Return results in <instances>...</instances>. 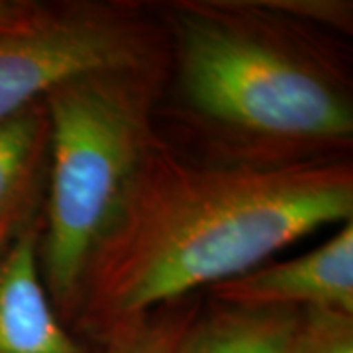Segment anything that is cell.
<instances>
[{
	"label": "cell",
	"instance_id": "cell-1",
	"mask_svg": "<svg viewBox=\"0 0 353 353\" xmlns=\"http://www.w3.org/2000/svg\"><path fill=\"white\" fill-rule=\"evenodd\" d=\"M353 218V167L196 163L153 143L126 206L97 252L77 322L97 338L263 265L318 228Z\"/></svg>",
	"mask_w": 353,
	"mask_h": 353
},
{
	"label": "cell",
	"instance_id": "cell-2",
	"mask_svg": "<svg viewBox=\"0 0 353 353\" xmlns=\"http://www.w3.org/2000/svg\"><path fill=\"white\" fill-rule=\"evenodd\" d=\"M171 14L183 110L226 161L334 159L352 145L350 85L304 26L255 0H185Z\"/></svg>",
	"mask_w": 353,
	"mask_h": 353
},
{
	"label": "cell",
	"instance_id": "cell-3",
	"mask_svg": "<svg viewBox=\"0 0 353 353\" xmlns=\"http://www.w3.org/2000/svg\"><path fill=\"white\" fill-rule=\"evenodd\" d=\"M163 65L81 77L46 97L48 201L39 275L59 316L77 318L87 273L157 141L153 106Z\"/></svg>",
	"mask_w": 353,
	"mask_h": 353
},
{
	"label": "cell",
	"instance_id": "cell-4",
	"mask_svg": "<svg viewBox=\"0 0 353 353\" xmlns=\"http://www.w3.org/2000/svg\"><path fill=\"white\" fill-rule=\"evenodd\" d=\"M163 65V34L128 4L50 6L32 26L0 34V120L81 77Z\"/></svg>",
	"mask_w": 353,
	"mask_h": 353
},
{
	"label": "cell",
	"instance_id": "cell-5",
	"mask_svg": "<svg viewBox=\"0 0 353 353\" xmlns=\"http://www.w3.org/2000/svg\"><path fill=\"white\" fill-rule=\"evenodd\" d=\"M220 304L281 310H334L353 316V222L320 248L290 261L259 265L212 287Z\"/></svg>",
	"mask_w": 353,
	"mask_h": 353
},
{
	"label": "cell",
	"instance_id": "cell-6",
	"mask_svg": "<svg viewBox=\"0 0 353 353\" xmlns=\"http://www.w3.org/2000/svg\"><path fill=\"white\" fill-rule=\"evenodd\" d=\"M39 220L0 250V353H90L67 332L43 287Z\"/></svg>",
	"mask_w": 353,
	"mask_h": 353
},
{
	"label": "cell",
	"instance_id": "cell-7",
	"mask_svg": "<svg viewBox=\"0 0 353 353\" xmlns=\"http://www.w3.org/2000/svg\"><path fill=\"white\" fill-rule=\"evenodd\" d=\"M50 116L46 101L0 120V250L36 216L48 176Z\"/></svg>",
	"mask_w": 353,
	"mask_h": 353
},
{
	"label": "cell",
	"instance_id": "cell-8",
	"mask_svg": "<svg viewBox=\"0 0 353 353\" xmlns=\"http://www.w3.org/2000/svg\"><path fill=\"white\" fill-rule=\"evenodd\" d=\"M303 312L220 304L192 318L175 353H292Z\"/></svg>",
	"mask_w": 353,
	"mask_h": 353
},
{
	"label": "cell",
	"instance_id": "cell-9",
	"mask_svg": "<svg viewBox=\"0 0 353 353\" xmlns=\"http://www.w3.org/2000/svg\"><path fill=\"white\" fill-rule=\"evenodd\" d=\"M196 308L173 303L116 326L104 338V353H175Z\"/></svg>",
	"mask_w": 353,
	"mask_h": 353
},
{
	"label": "cell",
	"instance_id": "cell-10",
	"mask_svg": "<svg viewBox=\"0 0 353 353\" xmlns=\"http://www.w3.org/2000/svg\"><path fill=\"white\" fill-rule=\"evenodd\" d=\"M292 353H353V316L304 310Z\"/></svg>",
	"mask_w": 353,
	"mask_h": 353
},
{
	"label": "cell",
	"instance_id": "cell-11",
	"mask_svg": "<svg viewBox=\"0 0 353 353\" xmlns=\"http://www.w3.org/2000/svg\"><path fill=\"white\" fill-rule=\"evenodd\" d=\"M261 8L294 24L328 26L338 32H352V2L345 0H255Z\"/></svg>",
	"mask_w": 353,
	"mask_h": 353
},
{
	"label": "cell",
	"instance_id": "cell-12",
	"mask_svg": "<svg viewBox=\"0 0 353 353\" xmlns=\"http://www.w3.org/2000/svg\"><path fill=\"white\" fill-rule=\"evenodd\" d=\"M48 8L50 4L32 0H0V34L32 26L48 12Z\"/></svg>",
	"mask_w": 353,
	"mask_h": 353
}]
</instances>
